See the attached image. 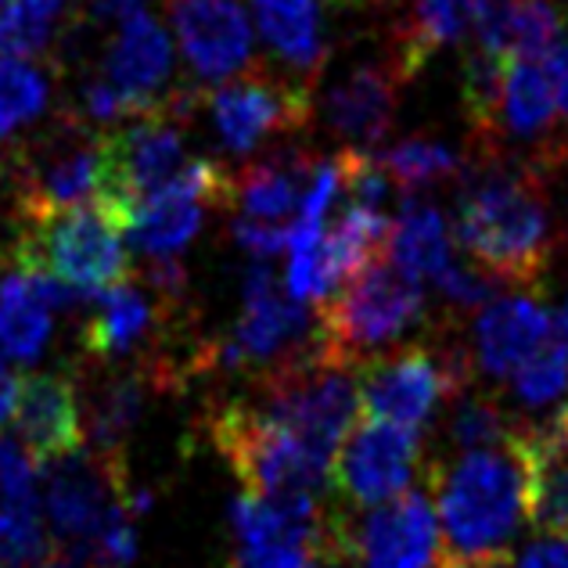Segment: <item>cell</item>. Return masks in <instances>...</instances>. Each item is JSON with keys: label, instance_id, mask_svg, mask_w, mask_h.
<instances>
[{"label": "cell", "instance_id": "cell-1", "mask_svg": "<svg viewBox=\"0 0 568 568\" xmlns=\"http://www.w3.org/2000/svg\"><path fill=\"white\" fill-rule=\"evenodd\" d=\"M457 242L500 284L532 292L555 248L550 205L532 162L489 159L457 199Z\"/></svg>", "mask_w": 568, "mask_h": 568}, {"label": "cell", "instance_id": "cell-2", "mask_svg": "<svg viewBox=\"0 0 568 568\" xmlns=\"http://www.w3.org/2000/svg\"><path fill=\"white\" fill-rule=\"evenodd\" d=\"M428 489L443 526L436 568L511 565L518 529L526 521V483L511 446L432 460Z\"/></svg>", "mask_w": 568, "mask_h": 568}, {"label": "cell", "instance_id": "cell-3", "mask_svg": "<svg viewBox=\"0 0 568 568\" xmlns=\"http://www.w3.org/2000/svg\"><path fill=\"white\" fill-rule=\"evenodd\" d=\"M43 511L54 544L83 568H126L138 558L133 518L148 493H133L123 454L80 450L40 468Z\"/></svg>", "mask_w": 568, "mask_h": 568}, {"label": "cell", "instance_id": "cell-4", "mask_svg": "<svg viewBox=\"0 0 568 568\" xmlns=\"http://www.w3.org/2000/svg\"><path fill=\"white\" fill-rule=\"evenodd\" d=\"M209 436L242 483V493L274 504H332V460L313 454L288 428L271 422L248 399L209 410Z\"/></svg>", "mask_w": 568, "mask_h": 568}, {"label": "cell", "instance_id": "cell-5", "mask_svg": "<svg viewBox=\"0 0 568 568\" xmlns=\"http://www.w3.org/2000/svg\"><path fill=\"white\" fill-rule=\"evenodd\" d=\"M317 342L306 303L288 295L266 263H252L242 281V317L227 335L194 346L191 375H245L260 382L306 356Z\"/></svg>", "mask_w": 568, "mask_h": 568}, {"label": "cell", "instance_id": "cell-6", "mask_svg": "<svg viewBox=\"0 0 568 568\" xmlns=\"http://www.w3.org/2000/svg\"><path fill=\"white\" fill-rule=\"evenodd\" d=\"M123 227L98 205L22 220L8 248L11 266L62 281L80 298H101L130 281Z\"/></svg>", "mask_w": 568, "mask_h": 568}, {"label": "cell", "instance_id": "cell-7", "mask_svg": "<svg viewBox=\"0 0 568 568\" xmlns=\"http://www.w3.org/2000/svg\"><path fill=\"white\" fill-rule=\"evenodd\" d=\"M425 321V288L403 277L388 252L327 298L317 313V349L361 367Z\"/></svg>", "mask_w": 568, "mask_h": 568}, {"label": "cell", "instance_id": "cell-8", "mask_svg": "<svg viewBox=\"0 0 568 568\" xmlns=\"http://www.w3.org/2000/svg\"><path fill=\"white\" fill-rule=\"evenodd\" d=\"M252 388L256 393L245 396L252 407L263 410L281 428H288L295 439H303L324 460H335L342 439L349 436V428L361 417L356 367L324 356L317 342L288 367L252 382Z\"/></svg>", "mask_w": 568, "mask_h": 568}, {"label": "cell", "instance_id": "cell-9", "mask_svg": "<svg viewBox=\"0 0 568 568\" xmlns=\"http://www.w3.org/2000/svg\"><path fill=\"white\" fill-rule=\"evenodd\" d=\"M475 382V364L465 349L403 346L378 353L356 367L361 417L422 432L432 425L443 403H454Z\"/></svg>", "mask_w": 568, "mask_h": 568}, {"label": "cell", "instance_id": "cell-10", "mask_svg": "<svg viewBox=\"0 0 568 568\" xmlns=\"http://www.w3.org/2000/svg\"><path fill=\"white\" fill-rule=\"evenodd\" d=\"M98 209L126 231L130 216L187 170L181 119L155 112L98 133Z\"/></svg>", "mask_w": 568, "mask_h": 568}, {"label": "cell", "instance_id": "cell-11", "mask_svg": "<svg viewBox=\"0 0 568 568\" xmlns=\"http://www.w3.org/2000/svg\"><path fill=\"white\" fill-rule=\"evenodd\" d=\"M205 109L220 144L234 155H248L266 138L298 133L310 126L313 87L256 62L245 72H237L234 80L213 87L205 94Z\"/></svg>", "mask_w": 568, "mask_h": 568}, {"label": "cell", "instance_id": "cell-12", "mask_svg": "<svg viewBox=\"0 0 568 568\" xmlns=\"http://www.w3.org/2000/svg\"><path fill=\"white\" fill-rule=\"evenodd\" d=\"M98 130L65 115L54 133H43L14 166V216L37 220L98 202Z\"/></svg>", "mask_w": 568, "mask_h": 568}, {"label": "cell", "instance_id": "cell-13", "mask_svg": "<svg viewBox=\"0 0 568 568\" xmlns=\"http://www.w3.org/2000/svg\"><path fill=\"white\" fill-rule=\"evenodd\" d=\"M422 436L410 428L356 417L332 460V489L346 511H375L414 493L422 478Z\"/></svg>", "mask_w": 568, "mask_h": 568}, {"label": "cell", "instance_id": "cell-14", "mask_svg": "<svg viewBox=\"0 0 568 568\" xmlns=\"http://www.w3.org/2000/svg\"><path fill=\"white\" fill-rule=\"evenodd\" d=\"M234 202V173L213 159H194L187 170L152 194L126 223V242L148 260L176 256L194 234L202 231L209 209Z\"/></svg>", "mask_w": 568, "mask_h": 568}, {"label": "cell", "instance_id": "cell-15", "mask_svg": "<svg viewBox=\"0 0 568 568\" xmlns=\"http://www.w3.org/2000/svg\"><path fill=\"white\" fill-rule=\"evenodd\" d=\"M439 547V511L428 486L361 518L346 511V565L353 568H436Z\"/></svg>", "mask_w": 568, "mask_h": 568}, {"label": "cell", "instance_id": "cell-16", "mask_svg": "<svg viewBox=\"0 0 568 568\" xmlns=\"http://www.w3.org/2000/svg\"><path fill=\"white\" fill-rule=\"evenodd\" d=\"M184 65L199 83H227L252 65V19L245 0H166Z\"/></svg>", "mask_w": 568, "mask_h": 568}, {"label": "cell", "instance_id": "cell-17", "mask_svg": "<svg viewBox=\"0 0 568 568\" xmlns=\"http://www.w3.org/2000/svg\"><path fill=\"white\" fill-rule=\"evenodd\" d=\"M101 80L126 98L133 115H176V98L184 87H173V40L155 14H138L119 26L101 62ZM181 119V115H176Z\"/></svg>", "mask_w": 568, "mask_h": 568}, {"label": "cell", "instance_id": "cell-18", "mask_svg": "<svg viewBox=\"0 0 568 568\" xmlns=\"http://www.w3.org/2000/svg\"><path fill=\"white\" fill-rule=\"evenodd\" d=\"M14 432L37 468L83 450V388L72 371H29L19 375Z\"/></svg>", "mask_w": 568, "mask_h": 568}, {"label": "cell", "instance_id": "cell-19", "mask_svg": "<svg viewBox=\"0 0 568 568\" xmlns=\"http://www.w3.org/2000/svg\"><path fill=\"white\" fill-rule=\"evenodd\" d=\"M511 450L526 483V521L540 536L568 540V403L544 425L521 422Z\"/></svg>", "mask_w": 568, "mask_h": 568}, {"label": "cell", "instance_id": "cell-20", "mask_svg": "<svg viewBox=\"0 0 568 568\" xmlns=\"http://www.w3.org/2000/svg\"><path fill=\"white\" fill-rule=\"evenodd\" d=\"M547 342H555V321L540 295H507L478 313L471 327V364L497 382H511Z\"/></svg>", "mask_w": 568, "mask_h": 568}, {"label": "cell", "instance_id": "cell-21", "mask_svg": "<svg viewBox=\"0 0 568 568\" xmlns=\"http://www.w3.org/2000/svg\"><path fill=\"white\" fill-rule=\"evenodd\" d=\"M403 83H407V77L399 72L396 58L393 62L356 65L346 80H338L324 94V123L338 138H346L356 152H367L393 126Z\"/></svg>", "mask_w": 568, "mask_h": 568}, {"label": "cell", "instance_id": "cell-22", "mask_svg": "<svg viewBox=\"0 0 568 568\" xmlns=\"http://www.w3.org/2000/svg\"><path fill=\"white\" fill-rule=\"evenodd\" d=\"M162 388L159 375L148 364H119V367H104L101 382L87 388V425H91V439L94 450L104 454H123L126 457V443L130 432L138 428L148 393Z\"/></svg>", "mask_w": 568, "mask_h": 568}, {"label": "cell", "instance_id": "cell-23", "mask_svg": "<svg viewBox=\"0 0 568 568\" xmlns=\"http://www.w3.org/2000/svg\"><path fill=\"white\" fill-rule=\"evenodd\" d=\"M313 166H317V159L306 155L303 148H284L277 155L248 162L234 176V202L242 205V216L263 223H292L288 216H298Z\"/></svg>", "mask_w": 568, "mask_h": 568}, {"label": "cell", "instance_id": "cell-24", "mask_svg": "<svg viewBox=\"0 0 568 568\" xmlns=\"http://www.w3.org/2000/svg\"><path fill=\"white\" fill-rule=\"evenodd\" d=\"M260 33L266 40L288 77L303 83H317L327 65V43L321 26V0H252Z\"/></svg>", "mask_w": 568, "mask_h": 568}, {"label": "cell", "instance_id": "cell-25", "mask_svg": "<svg viewBox=\"0 0 568 568\" xmlns=\"http://www.w3.org/2000/svg\"><path fill=\"white\" fill-rule=\"evenodd\" d=\"M385 252L396 271L403 277H410L414 284H425V281L436 284L454 263L446 220L436 205H428L422 199H403L399 213L393 220V231H388Z\"/></svg>", "mask_w": 568, "mask_h": 568}, {"label": "cell", "instance_id": "cell-26", "mask_svg": "<svg viewBox=\"0 0 568 568\" xmlns=\"http://www.w3.org/2000/svg\"><path fill=\"white\" fill-rule=\"evenodd\" d=\"M558 126V98L550 87L547 65L511 58L500 104V141H550Z\"/></svg>", "mask_w": 568, "mask_h": 568}, {"label": "cell", "instance_id": "cell-27", "mask_svg": "<svg viewBox=\"0 0 568 568\" xmlns=\"http://www.w3.org/2000/svg\"><path fill=\"white\" fill-rule=\"evenodd\" d=\"M471 33V0H414L407 22L396 33V65L403 77H417L443 43Z\"/></svg>", "mask_w": 568, "mask_h": 568}, {"label": "cell", "instance_id": "cell-28", "mask_svg": "<svg viewBox=\"0 0 568 568\" xmlns=\"http://www.w3.org/2000/svg\"><path fill=\"white\" fill-rule=\"evenodd\" d=\"M51 338V310L40 303L19 266L0 274V349L11 361H37Z\"/></svg>", "mask_w": 568, "mask_h": 568}, {"label": "cell", "instance_id": "cell-29", "mask_svg": "<svg viewBox=\"0 0 568 568\" xmlns=\"http://www.w3.org/2000/svg\"><path fill=\"white\" fill-rule=\"evenodd\" d=\"M521 422L507 414L504 399L483 393V388H465L454 399L450 422H446V443H450L454 457L478 454V450H507L518 436Z\"/></svg>", "mask_w": 568, "mask_h": 568}, {"label": "cell", "instance_id": "cell-30", "mask_svg": "<svg viewBox=\"0 0 568 568\" xmlns=\"http://www.w3.org/2000/svg\"><path fill=\"white\" fill-rule=\"evenodd\" d=\"M382 166L388 173L393 187H399L407 199H414L417 191L436 187L460 170V159L446 144L432 138H410L399 141L396 148H388L382 155Z\"/></svg>", "mask_w": 568, "mask_h": 568}, {"label": "cell", "instance_id": "cell-31", "mask_svg": "<svg viewBox=\"0 0 568 568\" xmlns=\"http://www.w3.org/2000/svg\"><path fill=\"white\" fill-rule=\"evenodd\" d=\"M48 98H51V83L37 62L4 58L0 62V141L11 138L26 123H33L48 109Z\"/></svg>", "mask_w": 568, "mask_h": 568}, {"label": "cell", "instance_id": "cell-32", "mask_svg": "<svg viewBox=\"0 0 568 568\" xmlns=\"http://www.w3.org/2000/svg\"><path fill=\"white\" fill-rule=\"evenodd\" d=\"M568 14L561 0H511V54L544 62L561 48Z\"/></svg>", "mask_w": 568, "mask_h": 568}, {"label": "cell", "instance_id": "cell-33", "mask_svg": "<svg viewBox=\"0 0 568 568\" xmlns=\"http://www.w3.org/2000/svg\"><path fill=\"white\" fill-rule=\"evenodd\" d=\"M507 385H511V396L529 410L558 403L568 393V349L561 346V338L547 342L526 367L515 371Z\"/></svg>", "mask_w": 568, "mask_h": 568}, {"label": "cell", "instance_id": "cell-34", "mask_svg": "<svg viewBox=\"0 0 568 568\" xmlns=\"http://www.w3.org/2000/svg\"><path fill=\"white\" fill-rule=\"evenodd\" d=\"M436 288H439L446 306L457 310V313H468V310H486V306L497 303L504 284L489 271H483V266H475L471 260L468 263L454 260L450 271L436 281Z\"/></svg>", "mask_w": 568, "mask_h": 568}, {"label": "cell", "instance_id": "cell-35", "mask_svg": "<svg viewBox=\"0 0 568 568\" xmlns=\"http://www.w3.org/2000/svg\"><path fill=\"white\" fill-rule=\"evenodd\" d=\"M234 237L248 256L263 260H274V256H288L292 248V223H263V220H234Z\"/></svg>", "mask_w": 568, "mask_h": 568}, {"label": "cell", "instance_id": "cell-36", "mask_svg": "<svg viewBox=\"0 0 568 568\" xmlns=\"http://www.w3.org/2000/svg\"><path fill=\"white\" fill-rule=\"evenodd\" d=\"M511 568H568V540L561 536H536V540L521 550Z\"/></svg>", "mask_w": 568, "mask_h": 568}, {"label": "cell", "instance_id": "cell-37", "mask_svg": "<svg viewBox=\"0 0 568 568\" xmlns=\"http://www.w3.org/2000/svg\"><path fill=\"white\" fill-rule=\"evenodd\" d=\"M148 4L152 0H87V8H91V19L98 22H130L138 19V14H148Z\"/></svg>", "mask_w": 568, "mask_h": 568}, {"label": "cell", "instance_id": "cell-38", "mask_svg": "<svg viewBox=\"0 0 568 568\" xmlns=\"http://www.w3.org/2000/svg\"><path fill=\"white\" fill-rule=\"evenodd\" d=\"M547 77H550V87H555V98H558V112L568 123V40L561 48L547 58Z\"/></svg>", "mask_w": 568, "mask_h": 568}, {"label": "cell", "instance_id": "cell-39", "mask_svg": "<svg viewBox=\"0 0 568 568\" xmlns=\"http://www.w3.org/2000/svg\"><path fill=\"white\" fill-rule=\"evenodd\" d=\"M14 403H19V375H11L0 361V425L14 417Z\"/></svg>", "mask_w": 568, "mask_h": 568}, {"label": "cell", "instance_id": "cell-40", "mask_svg": "<svg viewBox=\"0 0 568 568\" xmlns=\"http://www.w3.org/2000/svg\"><path fill=\"white\" fill-rule=\"evenodd\" d=\"M22 4H29L33 11H40V14H48L51 22H58V14H62V8H65V0H22Z\"/></svg>", "mask_w": 568, "mask_h": 568}, {"label": "cell", "instance_id": "cell-41", "mask_svg": "<svg viewBox=\"0 0 568 568\" xmlns=\"http://www.w3.org/2000/svg\"><path fill=\"white\" fill-rule=\"evenodd\" d=\"M558 335H561V346L568 349V295H565L561 313H558Z\"/></svg>", "mask_w": 568, "mask_h": 568}, {"label": "cell", "instance_id": "cell-42", "mask_svg": "<svg viewBox=\"0 0 568 568\" xmlns=\"http://www.w3.org/2000/svg\"><path fill=\"white\" fill-rule=\"evenodd\" d=\"M4 8H8V0H0V14H4Z\"/></svg>", "mask_w": 568, "mask_h": 568}, {"label": "cell", "instance_id": "cell-43", "mask_svg": "<svg viewBox=\"0 0 568 568\" xmlns=\"http://www.w3.org/2000/svg\"><path fill=\"white\" fill-rule=\"evenodd\" d=\"M561 8H565V14H568V0H561Z\"/></svg>", "mask_w": 568, "mask_h": 568}]
</instances>
